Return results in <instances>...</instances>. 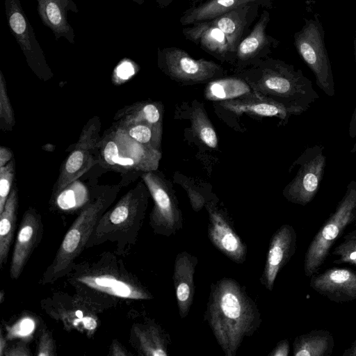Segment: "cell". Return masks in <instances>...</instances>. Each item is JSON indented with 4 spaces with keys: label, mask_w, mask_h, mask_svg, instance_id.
<instances>
[{
    "label": "cell",
    "mask_w": 356,
    "mask_h": 356,
    "mask_svg": "<svg viewBox=\"0 0 356 356\" xmlns=\"http://www.w3.org/2000/svg\"><path fill=\"white\" fill-rule=\"evenodd\" d=\"M200 136L202 140L210 147H216L217 145V136L214 130L206 126L202 127L200 131Z\"/></svg>",
    "instance_id": "74e56055"
},
{
    "label": "cell",
    "mask_w": 356,
    "mask_h": 356,
    "mask_svg": "<svg viewBox=\"0 0 356 356\" xmlns=\"http://www.w3.org/2000/svg\"><path fill=\"white\" fill-rule=\"evenodd\" d=\"M76 293L98 313L125 300H149L152 293L115 252H104L75 262L66 275Z\"/></svg>",
    "instance_id": "6da1fadb"
},
{
    "label": "cell",
    "mask_w": 356,
    "mask_h": 356,
    "mask_svg": "<svg viewBox=\"0 0 356 356\" xmlns=\"http://www.w3.org/2000/svg\"><path fill=\"white\" fill-rule=\"evenodd\" d=\"M296 163L300 168L284 193L289 201L305 205L317 193L323 177L326 164L324 147L320 145L308 147Z\"/></svg>",
    "instance_id": "7c38bea8"
},
{
    "label": "cell",
    "mask_w": 356,
    "mask_h": 356,
    "mask_svg": "<svg viewBox=\"0 0 356 356\" xmlns=\"http://www.w3.org/2000/svg\"><path fill=\"white\" fill-rule=\"evenodd\" d=\"M173 0H156V3L159 8H163L168 7Z\"/></svg>",
    "instance_id": "ee69618b"
},
{
    "label": "cell",
    "mask_w": 356,
    "mask_h": 356,
    "mask_svg": "<svg viewBox=\"0 0 356 356\" xmlns=\"http://www.w3.org/2000/svg\"><path fill=\"white\" fill-rule=\"evenodd\" d=\"M329 339L323 334L304 335L293 343L294 356H323L327 352Z\"/></svg>",
    "instance_id": "f1b7e54d"
},
{
    "label": "cell",
    "mask_w": 356,
    "mask_h": 356,
    "mask_svg": "<svg viewBox=\"0 0 356 356\" xmlns=\"http://www.w3.org/2000/svg\"><path fill=\"white\" fill-rule=\"evenodd\" d=\"M55 204L62 210H71L85 206L90 200L86 188L77 180L54 195Z\"/></svg>",
    "instance_id": "83f0119b"
},
{
    "label": "cell",
    "mask_w": 356,
    "mask_h": 356,
    "mask_svg": "<svg viewBox=\"0 0 356 356\" xmlns=\"http://www.w3.org/2000/svg\"><path fill=\"white\" fill-rule=\"evenodd\" d=\"M259 7L257 3H250L209 21L225 34L236 52L240 42L251 31V26L259 15Z\"/></svg>",
    "instance_id": "cb8c5ba5"
},
{
    "label": "cell",
    "mask_w": 356,
    "mask_h": 356,
    "mask_svg": "<svg viewBox=\"0 0 356 356\" xmlns=\"http://www.w3.org/2000/svg\"><path fill=\"white\" fill-rule=\"evenodd\" d=\"M260 4V6L269 8L272 7L273 2L275 0H258Z\"/></svg>",
    "instance_id": "f6af8a7d"
},
{
    "label": "cell",
    "mask_w": 356,
    "mask_h": 356,
    "mask_svg": "<svg viewBox=\"0 0 356 356\" xmlns=\"http://www.w3.org/2000/svg\"><path fill=\"white\" fill-rule=\"evenodd\" d=\"M185 38L216 58L226 62L236 61V52L227 37L210 21L202 22L183 29Z\"/></svg>",
    "instance_id": "d6986e66"
},
{
    "label": "cell",
    "mask_w": 356,
    "mask_h": 356,
    "mask_svg": "<svg viewBox=\"0 0 356 356\" xmlns=\"http://www.w3.org/2000/svg\"><path fill=\"white\" fill-rule=\"evenodd\" d=\"M356 217V181H351L334 213L317 233L308 248L305 273L312 275L323 263L327 254L341 231Z\"/></svg>",
    "instance_id": "ba28073f"
},
{
    "label": "cell",
    "mask_w": 356,
    "mask_h": 356,
    "mask_svg": "<svg viewBox=\"0 0 356 356\" xmlns=\"http://www.w3.org/2000/svg\"><path fill=\"white\" fill-rule=\"evenodd\" d=\"M98 161L111 170L149 172L155 168L157 153L154 147L131 138L116 125L100 140Z\"/></svg>",
    "instance_id": "8992f818"
},
{
    "label": "cell",
    "mask_w": 356,
    "mask_h": 356,
    "mask_svg": "<svg viewBox=\"0 0 356 356\" xmlns=\"http://www.w3.org/2000/svg\"><path fill=\"white\" fill-rule=\"evenodd\" d=\"M13 159L12 151L3 146L0 147V167L6 165Z\"/></svg>",
    "instance_id": "60d3db41"
},
{
    "label": "cell",
    "mask_w": 356,
    "mask_h": 356,
    "mask_svg": "<svg viewBox=\"0 0 356 356\" xmlns=\"http://www.w3.org/2000/svg\"><path fill=\"white\" fill-rule=\"evenodd\" d=\"M35 355H57L56 342L54 339L52 332L46 325H42L40 329Z\"/></svg>",
    "instance_id": "e575fe53"
},
{
    "label": "cell",
    "mask_w": 356,
    "mask_h": 356,
    "mask_svg": "<svg viewBox=\"0 0 356 356\" xmlns=\"http://www.w3.org/2000/svg\"><path fill=\"white\" fill-rule=\"evenodd\" d=\"M208 237L220 252L236 264L245 261L248 247L236 232L227 213L211 203L207 205Z\"/></svg>",
    "instance_id": "9a60e30c"
},
{
    "label": "cell",
    "mask_w": 356,
    "mask_h": 356,
    "mask_svg": "<svg viewBox=\"0 0 356 356\" xmlns=\"http://www.w3.org/2000/svg\"><path fill=\"white\" fill-rule=\"evenodd\" d=\"M117 191H104L86 204L67 231L51 263L44 271L40 283L53 284L66 277L76 259L86 249L97 222L115 199Z\"/></svg>",
    "instance_id": "277c9868"
},
{
    "label": "cell",
    "mask_w": 356,
    "mask_h": 356,
    "mask_svg": "<svg viewBox=\"0 0 356 356\" xmlns=\"http://www.w3.org/2000/svg\"><path fill=\"white\" fill-rule=\"evenodd\" d=\"M5 291H3V289H1V292H0V303L2 304L3 302L4 301V299H5Z\"/></svg>",
    "instance_id": "bcb514c9"
},
{
    "label": "cell",
    "mask_w": 356,
    "mask_h": 356,
    "mask_svg": "<svg viewBox=\"0 0 356 356\" xmlns=\"http://www.w3.org/2000/svg\"><path fill=\"white\" fill-rule=\"evenodd\" d=\"M146 190L138 184L129 190L102 216L86 248L106 242L115 245V253L126 256L136 244L142 228L147 206Z\"/></svg>",
    "instance_id": "3957f363"
},
{
    "label": "cell",
    "mask_w": 356,
    "mask_h": 356,
    "mask_svg": "<svg viewBox=\"0 0 356 356\" xmlns=\"http://www.w3.org/2000/svg\"><path fill=\"white\" fill-rule=\"evenodd\" d=\"M138 70V65L129 58H124L120 61L113 70L112 79L115 84H121L129 80Z\"/></svg>",
    "instance_id": "d590c367"
},
{
    "label": "cell",
    "mask_w": 356,
    "mask_h": 356,
    "mask_svg": "<svg viewBox=\"0 0 356 356\" xmlns=\"http://www.w3.org/2000/svg\"><path fill=\"white\" fill-rule=\"evenodd\" d=\"M257 3L258 0H207L196 6L186 9L181 15L179 22L188 26L213 19L241 6Z\"/></svg>",
    "instance_id": "d4e9b609"
},
{
    "label": "cell",
    "mask_w": 356,
    "mask_h": 356,
    "mask_svg": "<svg viewBox=\"0 0 356 356\" xmlns=\"http://www.w3.org/2000/svg\"><path fill=\"white\" fill-rule=\"evenodd\" d=\"M108 355L110 356H131L133 353L129 352L118 339H115L111 343Z\"/></svg>",
    "instance_id": "f35d334b"
},
{
    "label": "cell",
    "mask_w": 356,
    "mask_h": 356,
    "mask_svg": "<svg viewBox=\"0 0 356 356\" xmlns=\"http://www.w3.org/2000/svg\"><path fill=\"white\" fill-rule=\"evenodd\" d=\"M15 124L13 108L9 99L5 77L0 71V127L11 131Z\"/></svg>",
    "instance_id": "4dcf8cb0"
},
{
    "label": "cell",
    "mask_w": 356,
    "mask_h": 356,
    "mask_svg": "<svg viewBox=\"0 0 356 356\" xmlns=\"http://www.w3.org/2000/svg\"><path fill=\"white\" fill-rule=\"evenodd\" d=\"M40 307L66 331H76L88 338L94 336L100 323L99 313L76 293L54 292L41 300Z\"/></svg>",
    "instance_id": "9c48e42d"
},
{
    "label": "cell",
    "mask_w": 356,
    "mask_h": 356,
    "mask_svg": "<svg viewBox=\"0 0 356 356\" xmlns=\"http://www.w3.org/2000/svg\"><path fill=\"white\" fill-rule=\"evenodd\" d=\"M121 127L131 138L147 146L152 145V141L155 142L156 134L149 125L143 123L117 124Z\"/></svg>",
    "instance_id": "1f68e13d"
},
{
    "label": "cell",
    "mask_w": 356,
    "mask_h": 356,
    "mask_svg": "<svg viewBox=\"0 0 356 356\" xmlns=\"http://www.w3.org/2000/svg\"><path fill=\"white\" fill-rule=\"evenodd\" d=\"M131 1H133L136 3L141 6L145 2L146 0H131Z\"/></svg>",
    "instance_id": "7dc6e473"
},
{
    "label": "cell",
    "mask_w": 356,
    "mask_h": 356,
    "mask_svg": "<svg viewBox=\"0 0 356 356\" xmlns=\"http://www.w3.org/2000/svg\"><path fill=\"white\" fill-rule=\"evenodd\" d=\"M311 286L334 301L356 299V272L344 268H331L314 277Z\"/></svg>",
    "instance_id": "7402d4cb"
},
{
    "label": "cell",
    "mask_w": 356,
    "mask_h": 356,
    "mask_svg": "<svg viewBox=\"0 0 356 356\" xmlns=\"http://www.w3.org/2000/svg\"><path fill=\"white\" fill-rule=\"evenodd\" d=\"M32 353L27 344L26 341H19L16 343L8 346L5 353L4 356H31Z\"/></svg>",
    "instance_id": "8d00e7d4"
},
{
    "label": "cell",
    "mask_w": 356,
    "mask_h": 356,
    "mask_svg": "<svg viewBox=\"0 0 356 356\" xmlns=\"http://www.w3.org/2000/svg\"><path fill=\"white\" fill-rule=\"evenodd\" d=\"M250 91L242 81L228 79L212 82L207 88V95L213 99H227L240 97Z\"/></svg>",
    "instance_id": "f546056e"
},
{
    "label": "cell",
    "mask_w": 356,
    "mask_h": 356,
    "mask_svg": "<svg viewBox=\"0 0 356 356\" xmlns=\"http://www.w3.org/2000/svg\"><path fill=\"white\" fill-rule=\"evenodd\" d=\"M100 128L99 119L96 117L90 119L84 127L73 150L61 167L53 196L76 181L95 165L96 159H99Z\"/></svg>",
    "instance_id": "30bf717a"
},
{
    "label": "cell",
    "mask_w": 356,
    "mask_h": 356,
    "mask_svg": "<svg viewBox=\"0 0 356 356\" xmlns=\"http://www.w3.org/2000/svg\"><path fill=\"white\" fill-rule=\"evenodd\" d=\"M348 131L350 138H354L356 137V106L350 119ZM350 152L353 154L356 152V143L353 146Z\"/></svg>",
    "instance_id": "b9f144b4"
},
{
    "label": "cell",
    "mask_w": 356,
    "mask_h": 356,
    "mask_svg": "<svg viewBox=\"0 0 356 356\" xmlns=\"http://www.w3.org/2000/svg\"><path fill=\"white\" fill-rule=\"evenodd\" d=\"M350 355L356 356V344L353 346Z\"/></svg>",
    "instance_id": "c3c4849f"
},
{
    "label": "cell",
    "mask_w": 356,
    "mask_h": 356,
    "mask_svg": "<svg viewBox=\"0 0 356 356\" xmlns=\"http://www.w3.org/2000/svg\"><path fill=\"white\" fill-rule=\"evenodd\" d=\"M161 119L157 106L152 103H136L120 109L115 120L118 124L143 123L150 126L156 134V127Z\"/></svg>",
    "instance_id": "4316f807"
},
{
    "label": "cell",
    "mask_w": 356,
    "mask_h": 356,
    "mask_svg": "<svg viewBox=\"0 0 356 356\" xmlns=\"http://www.w3.org/2000/svg\"><path fill=\"white\" fill-rule=\"evenodd\" d=\"M294 45L313 72L317 86L327 95L334 96V82L325 45L324 31L316 15L314 19L306 20L302 28L294 34Z\"/></svg>",
    "instance_id": "52a82bcc"
},
{
    "label": "cell",
    "mask_w": 356,
    "mask_h": 356,
    "mask_svg": "<svg viewBox=\"0 0 356 356\" xmlns=\"http://www.w3.org/2000/svg\"><path fill=\"white\" fill-rule=\"evenodd\" d=\"M339 259L338 263H350L356 266V232L347 236L346 240L333 252Z\"/></svg>",
    "instance_id": "836d02e7"
},
{
    "label": "cell",
    "mask_w": 356,
    "mask_h": 356,
    "mask_svg": "<svg viewBox=\"0 0 356 356\" xmlns=\"http://www.w3.org/2000/svg\"><path fill=\"white\" fill-rule=\"evenodd\" d=\"M270 19V13L264 10L250 33L240 42L236 51L235 63L238 67L253 65L268 58L278 46L279 40L266 32Z\"/></svg>",
    "instance_id": "e0dca14e"
},
{
    "label": "cell",
    "mask_w": 356,
    "mask_h": 356,
    "mask_svg": "<svg viewBox=\"0 0 356 356\" xmlns=\"http://www.w3.org/2000/svg\"><path fill=\"white\" fill-rule=\"evenodd\" d=\"M37 10L42 24L54 35L56 40L65 38L70 44H74V31L67 20L69 11L78 13L73 0H37Z\"/></svg>",
    "instance_id": "603a6c76"
},
{
    "label": "cell",
    "mask_w": 356,
    "mask_h": 356,
    "mask_svg": "<svg viewBox=\"0 0 356 356\" xmlns=\"http://www.w3.org/2000/svg\"><path fill=\"white\" fill-rule=\"evenodd\" d=\"M44 232L40 214L32 207L24 213L15 240L11 262L10 277L17 280L35 248L40 244Z\"/></svg>",
    "instance_id": "2e32d148"
},
{
    "label": "cell",
    "mask_w": 356,
    "mask_h": 356,
    "mask_svg": "<svg viewBox=\"0 0 356 356\" xmlns=\"http://www.w3.org/2000/svg\"><path fill=\"white\" fill-rule=\"evenodd\" d=\"M129 343L140 356H168L170 337L154 319L134 323L130 329Z\"/></svg>",
    "instance_id": "ffe728a7"
},
{
    "label": "cell",
    "mask_w": 356,
    "mask_h": 356,
    "mask_svg": "<svg viewBox=\"0 0 356 356\" xmlns=\"http://www.w3.org/2000/svg\"><path fill=\"white\" fill-rule=\"evenodd\" d=\"M7 337L3 334L2 329L0 330V356H4V353L7 348Z\"/></svg>",
    "instance_id": "7bdbcfd3"
},
{
    "label": "cell",
    "mask_w": 356,
    "mask_h": 356,
    "mask_svg": "<svg viewBox=\"0 0 356 356\" xmlns=\"http://www.w3.org/2000/svg\"><path fill=\"white\" fill-rule=\"evenodd\" d=\"M18 208V192L16 186L12 188L0 213V268L8 260V253L13 240L16 227Z\"/></svg>",
    "instance_id": "484cf974"
},
{
    "label": "cell",
    "mask_w": 356,
    "mask_h": 356,
    "mask_svg": "<svg viewBox=\"0 0 356 356\" xmlns=\"http://www.w3.org/2000/svg\"><path fill=\"white\" fill-rule=\"evenodd\" d=\"M204 314L218 345L227 356H235L243 340L259 328L262 319L245 288L224 277L211 285Z\"/></svg>",
    "instance_id": "7a4b0ae2"
},
{
    "label": "cell",
    "mask_w": 356,
    "mask_h": 356,
    "mask_svg": "<svg viewBox=\"0 0 356 356\" xmlns=\"http://www.w3.org/2000/svg\"><path fill=\"white\" fill-rule=\"evenodd\" d=\"M354 52H355V59L356 63V36L354 42Z\"/></svg>",
    "instance_id": "681fc988"
},
{
    "label": "cell",
    "mask_w": 356,
    "mask_h": 356,
    "mask_svg": "<svg viewBox=\"0 0 356 356\" xmlns=\"http://www.w3.org/2000/svg\"><path fill=\"white\" fill-rule=\"evenodd\" d=\"M159 68L169 76L186 81H204L222 74L218 64L205 59H194L186 51L176 47L158 48Z\"/></svg>",
    "instance_id": "5bb4252c"
},
{
    "label": "cell",
    "mask_w": 356,
    "mask_h": 356,
    "mask_svg": "<svg viewBox=\"0 0 356 356\" xmlns=\"http://www.w3.org/2000/svg\"><path fill=\"white\" fill-rule=\"evenodd\" d=\"M243 74L282 97L286 105L302 113L319 97L312 81L301 70L280 60L268 57L262 59Z\"/></svg>",
    "instance_id": "5b68a950"
},
{
    "label": "cell",
    "mask_w": 356,
    "mask_h": 356,
    "mask_svg": "<svg viewBox=\"0 0 356 356\" xmlns=\"http://www.w3.org/2000/svg\"><path fill=\"white\" fill-rule=\"evenodd\" d=\"M295 245L296 233L291 225H284L273 234L259 280L267 290H273L277 275L293 255Z\"/></svg>",
    "instance_id": "ac0fdd59"
},
{
    "label": "cell",
    "mask_w": 356,
    "mask_h": 356,
    "mask_svg": "<svg viewBox=\"0 0 356 356\" xmlns=\"http://www.w3.org/2000/svg\"><path fill=\"white\" fill-rule=\"evenodd\" d=\"M197 258L186 251L179 252L175 260L173 282L179 314L186 318L193 302L194 275Z\"/></svg>",
    "instance_id": "44dd1931"
},
{
    "label": "cell",
    "mask_w": 356,
    "mask_h": 356,
    "mask_svg": "<svg viewBox=\"0 0 356 356\" xmlns=\"http://www.w3.org/2000/svg\"><path fill=\"white\" fill-rule=\"evenodd\" d=\"M142 177L153 198L154 207L149 214V225L155 234L169 237L183 227L181 212L170 191L152 172Z\"/></svg>",
    "instance_id": "4fadbf2b"
},
{
    "label": "cell",
    "mask_w": 356,
    "mask_h": 356,
    "mask_svg": "<svg viewBox=\"0 0 356 356\" xmlns=\"http://www.w3.org/2000/svg\"><path fill=\"white\" fill-rule=\"evenodd\" d=\"M289 353V345L287 340L280 341L268 356H287Z\"/></svg>",
    "instance_id": "ab89813d"
},
{
    "label": "cell",
    "mask_w": 356,
    "mask_h": 356,
    "mask_svg": "<svg viewBox=\"0 0 356 356\" xmlns=\"http://www.w3.org/2000/svg\"><path fill=\"white\" fill-rule=\"evenodd\" d=\"M4 5L9 29L25 56L29 66L40 79L47 80L51 78L53 73L47 63L44 52L37 40L20 1L5 0Z\"/></svg>",
    "instance_id": "8fae6325"
},
{
    "label": "cell",
    "mask_w": 356,
    "mask_h": 356,
    "mask_svg": "<svg viewBox=\"0 0 356 356\" xmlns=\"http://www.w3.org/2000/svg\"><path fill=\"white\" fill-rule=\"evenodd\" d=\"M15 175V160L13 159L6 165L0 167V213L12 190Z\"/></svg>",
    "instance_id": "d6a6232c"
},
{
    "label": "cell",
    "mask_w": 356,
    "mask_h": 356,
    "mask_svg": "<svg viewBox=\"0 0 356 356\" xmlns=\"http://www.w3.org/2000/svg\"><path fill=\"white\" fill-rule=\"evenodd\" d=\"M192 1H195V0H192Z\"/></svg>",
    "instance_id": "f907efd6"
}]
</instances>
